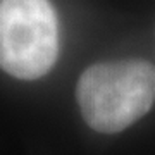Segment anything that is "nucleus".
Returning a JSON list of instances; mask_svg holds the SVG:
<instances>
[{"label": "nucleus", "mask_w": 155, "mask_h": 155, "mask_svg": "<svg viewBox=\"0 0 155 155\" xmlns=\"http://www.w3.org/2000/svg\"><path fill=\"white\" fill-rule=\"evenodd\" d=\"M59 55V24L48 0H0V69L38 79Z\"/></svg>", "instance_id": "nucleus-2"}, {"label": "nucleus", "mask_w": 155, "mask_h": 155, "mask_svg": "<svg viewBox=\"0 0 155 155\" xmlns=\"http://www.w3.org/2000/svg\"><path fill=\"white\" fill-rule=\"evenodd\" d=\"M84 122L104 134L129 127L155 102V67L143 59L107 61L90 66L76 86Z\"/></svg>", "instance_id": "nucleus-1"}]
</instances>
